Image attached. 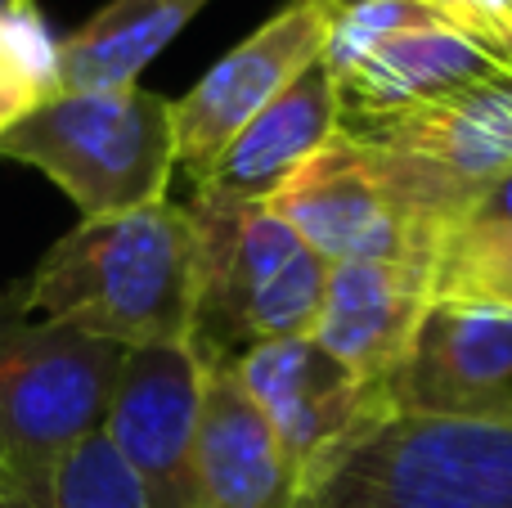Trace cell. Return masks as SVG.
<instances>
[{
	"mask_svg": "<svg viewBox=\"0 0 512 508\" xmlns=\"http://www.w3.org/2000/svg\"><path fill=\"white\" fill-rule=\"evenodd\" d=\"M194 221L189 207L158 198L117 216L72 225L18 284L41 320L72 324L117 347L189 342L194 324Z\"/></svg>",
	"mask_w": 512,
	"mask_h": 508,
	"instance_id": "1",
	"label": "cell"
},
{
	"mask_svg": "<svg viewBox=\"0 0 512 508\" xmlns=\"http://www.w3.org/2000/svg\"><path fill=\"white\" fill-rule=\"evenodd\" d=\"M292 508H512V396L486 414H364Z\"/></svg>",
	"mask_w": 512,
	"mask_h": 508,
	"instance_id": "2",
	"label": "cell"
},
{
	"mask_svg": "<svg viewBox=\"0 0 512 508\" xmlns=\"http://www.w3.org/2000/svg\"><path fill=\"white\" fill-rule=\"evenodd\" d=\"M194 324L203 365H239L252 347L315 329L328 261L265 203L194 194Z\"/></svg>",
	"mask_w": 512,
	"mask_h": 508,
	"instance_id": "3",
	"label": "cell"
},
{
	"mask_svg": "<svg viewBox=\"0 0 512 508\" xmlns=\"http://www.w3.org/2000/svg\"><path fill=\"white\" fill-rule=\"evenodd\" d=\"M0 158L50 176L81 221L135 212L167 198L176 176L171 99L144 86L54 90L0 131Z\"/></svg>",
	"mask_w": 512,
	"mask_h": 508,
	"instance_id": "4",
	"label": "cell"
},
{
	"mask_svg": "<svg viewBox=\"0 0 512 508\" xmlns=\"http://www.w3.org/2000/svg\"><path fill=\"white\" fill-rule=\"evenodd\" d=\"M126 347L41 320L0 293V468L32 477L104 432Z\"/></svg>",
	"mask_w": 512,
	"mask_h": 508,
	"instance_id": "5",
	"label": "cell"
},
{
	"mask_svg": "<svg viewBox=\"0 0 512 508\" xmlns=\"http://www.w3.org/2000/svg\"><path fill=\"white\" fill-rule=\"evenodd\" d=\"M337 104V135H373L495 77L463 36L441 27L423 0H346L324 59Z\"/></svg>",
	"mask_w": 512,
	"mask_h": 508,
	"instance_id": "6",
	"label": "cell"
},
{
	"mask_svg": "<svg viewBox=\"0 0 512 508\" xmlns=\"http://www.w3.org/2000/svg\"><path fill=\"white\" fill-rule=\"evenodd\" d=\"M355 144L373 153L409 212L441 243V234L512 171V77L495 72Z\"/></svg>",
	"mask_w": 512,
	"mask_h": 508,
	"instance_id": "7",
	"label": "cell"
},
{
	"mask_svg": "<svg viewBox=\"0 0 512 508\" xmlns=\"http://www.w3.org/2000/svg\"><path fill=\"white\" fill-rule=\"evenodd\" d=\"M265 207L288 221L328 266L400 261L432 275L436 234L409 212L373 153L346 135H333Z\"/></svg>",
	"mask_w": 512,
	"mask_h": 508,
	"instance_id": "8",
	"label": "cell"
},
{
	"mask_svg": "<svg viewBox=\"0 0 512 508\" xmlns=\"http://www.w3.org/2000/svg\"><path fill=\"white\" fill-rule=\"evenodd\" d=\"M342 5L346 0H288L221 63H212V72L189 95L171 104L176 167L194 185L216 167V158L261 108H270L301 72L324 59L328 32Z\"/></svg>",
	"mask_w": 512,
	"mask_h": 508,
	"instance_id": "9",
	"label": "cell"
},
{
	"mask_svg": "<svg viewBox=\"0 0 512 508\" xmlns=\"http://www.w3.org/2000/svg\"><path fill=\"white\" fill-rule=\"evenodd\" d=\"M512 396V306L432 297L369 414H486Z\"/></svg>",
	"mask_w": 512,
	"mask_h": 508,
	"instance_id": "10",
	"label": "cell"
},
{
	"mask_svg": "<svg viewBox=\"0 0 512 508\" xmlns=\"http://www.w3.org/2000/svg\"><path fill=\"white\" fill-rule=\"evenodd\" d=\"M207 365L189 342L131 347L104 414V437L140 477L153 508H194V446Z\"/></svg>",
	"mask_w": 512,
	"mask_h": 508,
	"instance_id": "11",
	"label": "cell"
},
{
	"mask_svg": "<svg viewBox=\"0 0 512 508\" xmlns=\"http://www.w3.org/2000/svg\"><path fill=\"white\" fill-rule=\"evenodd\" d=\"M239 383L265 414L292 482L310 473L369 414V387L310 333L261 342L239 360Z\"/></svg>",
	"mask_w": 512,
	"mask_h": 508,
	"instance_id": "12",
	"label": "cell"
},
{
	"mask_svg": "<svg viewBox=\"0 0 512 508\" xmlns=\"http://www.w3.org/2000/svg\"><path fill=\"white\" fill-rule=\"evenodd\" d=\"M427 302H432V275L423 266L342 261L328 266L310 338L333 351L369 392H378L405 360Z\"/></svg>",
	"mask_w": 512,
	"mask_h": 508,
	"instance_id": "13",
	"label": "cell"
},
{
	"mask_svg": "<svg viewBox=\"0 0 512 508\" xmlns=\"http://www.w3.org/2000/svg\"><path fill=\"white\" fill-rule=\"evenodd\" d=\"M283 450L234 365H207L194 446V508H292Z\"/></svg>",
	"mask_w": 512,
	"mask_h": 508,
	"instance_id": "14",
	"label": "cell"
},
{
	"mask_svg": "<svg viewBox=\"0 0 512 508\" xmlns=\"http://www.w3.org/2000/svg\"><path fill=\"white\" fill-rule=\"evenodd\" d=\"M337 135V104L328 72L310 68L252 117L216 167L194 185V194L234 198V203H270L319 149Z\"/></svg>",
	"mask_w": 512,
	"mask_h": 508,
	"instance_id": "15",
	"label": "cell"
},
{
	"mask_svg": "<svg viewBox=\"0 0 512 508\" xmlns=\"http://www.w3.org/2000/svg\"><path fill=\"white\" fill-rule=\"evenodd\" d=\"M207 0H108L77 32L54 41L59 90L140 86V72L203 14Z\"/></svg>",
	"mask_w": 512,
	"mask_h": 508,
	"instance_id": "16",
	"label": "cell"
},
{
	"mask_svg": "<svg viewBox=\"0 0 512 508\" xmlns=\"http://www.w3.org/2000/svg\"><path fill=\"white\" fill-rule=\"evenodd\" d=\"M432 297L512 306V171L441 234L432 252Z\"/></svg>",
	"mask_w": 512,
	"mask_h": 508,
	"instance_id": "17",
	"label": "cell"
},
{
	"mask_svg": "<svg viewBox=\"0 0 512 508\" xmlns=\"http://www.w3.org/2000/svg\"><path fill=\"white\" fill-rule=\"evenodd\" d=\"M0 508H153V500L99 432L41 473L9 477Z\"/></svg>",
	"mask_w": 512,
	"mask_h": 508,
	"instance_id": "18",
	"label": "cell"
},
{
	"mask_svg": "<svg viewBox=\"0 0 512 508\" xmlns=\"http://www.w3.org/2000/svg\"><path fill=\"white\" fill-rule=\"evenodd\" d=\"M59 90L54 81V41L36 9L0 23V131Z\"/></svg>",
	"mask_w": 512,
	"mask_h": 508,
	"instance_id": "19",
	"label": "cell"
},
{
	"mask_svg": "<svg viewBox=\"0 0 512 508\" xmlns=\"http://www.w3.org/2000/svg\"><path fill=\"white\" fill-rule=\"evenodd\" d=\"M427 14L512 77V0H423Z\"/></svg>",
	"mask_w": 512,
	"mask_h": 508,
	"instance_id": "20",
	"label": "cell"
},
{
	"mask_svg": "<svg viewBox=\"0 0 512 508\" xmlns=\"http://www.w3.org/2000/svg\"><path fill=\"white\" fill-rule=\"evenodd\" d=\"M27 9H36L32 0H0V23H5V18H14V14H27Z\"/></svg>",
	"mask_w": 512,
	"mask_h": 508,
	"instance_id": "21",
	"label": "cell"
},
{
	"mask_svg": "<svg viewBox=\"0 0 512 508\" xmlns=\"http://www.w3.org/2000/svg\"><path fill=\"white\" fill-rule=\"evenodd\" d=\"M5 482H9V477H5V468H0V486H5Z\"/></svg>",
	"mask_w": 512,
	"mask_h": 508,
	"instance_id": "22",
	"label": "cell"
}]
</instances>
